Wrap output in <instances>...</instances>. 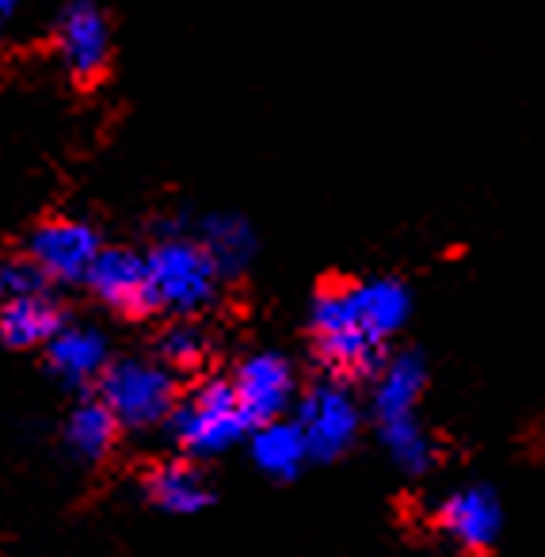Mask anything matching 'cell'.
Returning a JSON list of instances; mask_svg holds the SVG:
<instances>
[{
    "label": "cell",
    "instance_id": "52a82bcc",
    "mask_svg": "<svg viewBox=\"0 0 545 557\" xmlns=\"http://www.w3.org/2000/svg\"><path fill=\"white\" fill-rule=\"evenodd\" d=\"M54 47L73 81H96L108 70V54H111L108 16L96 9L92 0H70L58 12Z\"/></svg>",
    "mask_w": 545,
    "mask_h": 557
},
{
    "label": "cell",
    "instance_id": "ba28073f",
    "mask_svg": "<svg viewBox=\"0 0 545 557\" xmlns=\"http://www.w3.org/2000/svg\"><path fill=\"white\" fill-rule=\"evenodd\" d=\"M435 523L458 549L481 557L496 546L499 531H504V508L488 485H461L438 504Z\"/></svg>",
    "mask_w": 545,
    "mask_h": 557
},
{
    "label": "cell",
    "instance_id": "4fadbf2b",
    "mask_svg": "<svg viewBox=\"0 0 545 557\" xmlns=\"http://www.w3.org/2000/svg\"><path fill=\"white\" fill-rule=\"evenodd\" d=\"M351 290V306L359 313V321L367 325V333L374 341H389L405 329L408 313H412V295L400 278H367V283H347Z\"/></svg>",
    "mask_w": 545,
    "mask_h": 557
},
{
    "label": "cell",
    "instance_id": "8992f818",
    "mask_svg": "<svg viewBox=\"0 0 545 557\" xmlns=\"http://www.w3.org/2000/svg\"><path fill=\"white\" fill-rule=\"evenodd\" d=\"M100 252V233L77 218H47L27 233V256L47 271L50 283H85Z\"/></svg>",
    "mask_w": 545,
    "mask_h": 557
},
{
    "label": "cell",
    "instance_id": "ac0fdd59",
    "mask_svg": "<svg viewBox=\"0 0 545 557\" xmlns=\"http://www.w3.org/2000/svg\"><path fill=\"white\" fill-rule=\"evenodd\" d=\"M202 248L214 256L225 278L240 275L256 256V233L240 214H210L202 222Z\"/></svg>",
    "mask_w": 545,
    "mask_h": 557
},
{
    "label": "cell",
    "instance_id": "7402d4cb",
    "mask_svg": "<svg viewBox=\"0 0 545 557\" xmlns=\"http://www.w3.org/2000/svg\"><path fill=\"white\" fill-rule=\"evenodd\" d=\"M20 9V0H0V16H12Z\"/></svg>",
    "mask_w": 545,
    "mask_h": 557
},
{
    "label": "cell",
    "instance_id": "9c48e42d",
    "mask_svg": "<svg viewBox=\"0 0 545 557\" xmlns=\"http://www.w3.org/2000/svg\"><path fill=\"white\" fill-rule=\"evenodd\" d=\"M233 389H237V401L245 409L248 424H271V420H283V412L290 409L294 371L275 351H256V356L240 359L237 374H233Z\"/></svg>",
    "mask_w": 545,
    "mask_h": 557
},
{
    "label": "cell",
    "instance_id": "7a4b0ae2",
    "mask_svg": "<svg viewBox=\"0 0 545 557\" xmlns=\"http://www.w3.org/2000/svg\"><path fill=\"white\" fill-rule=\"evenodd\" d=\"M309 336L332 379H374L385 363V344L367 333L347 287H321L309 306Z\"/></svg>",
    "mask_w": 545,
    "mask_h": 557
},
{
    "label": "cell",
    "instance_id": "8fae6325",
    "mask_svg": "<svg viewBox=\"0 0 545 557\" xmlns=\"http://www.w3.org/2000/svg\"><path fill=\"white\" fill-rule=\"evenodd\" d=\"M47 367L58 382L65 386H100L108 374V341L96 329L85 325H65L54 341L47 344Z\"/></svg>",
    "mask_w": 545,
    "mask_h": 557
},
{
    "label": "cell",
    "instance_id": "6da1fadb",
    "mask_svg": "<svg viewBox=\"0 0 545 557\" xmlns=\"http://www.w3.org/2000/svg\"><path fill=\"white\" fill-rule=\"evenodd\" d=\"M146 268L149 306L153 313H172L176 321L207 310L218 298V283L225 278L202 240L187 237H161L146 256Z\"/></svg>",
    "mask_w": 545,
    "mask_h": 557
},
{
    "label": "cell",
    "instance_id": "ffe728a7",
    "mask_svg": "<svg viewBox=\"0 0 545 557\" xmlns=\"http://www.w3.org/2000/svg\"><path fill=\"white\" fill-rule=\"evenodd\" d=\"M157 356H161V363L172 367V371H195V367L210 356V336L202 333L191 318L172 321V325L157 336Z\"/></svg>",
    "mask_w": 545,
    "mask_h": 557
},
{
    "label": "cell",
    "instance_id": "277c9868",
    "mask_svg": "<svg viewBox=\"0 0 545 557\" xmlns=\"http://www.w3.org/2000/svg\"><path fill=\"white\" fill-rule=\"evenodd\" d=\"M96 397L115 412L119 424L134 428V432L169 424L179 405L172 367L149 363V359H115L96 386Z\"/></svg>",
    "mask_w": 545,
    "mask_h": 557
},
{
    "label": "cell",
    "instance_id": "44dd1931",
    "mask_svg": "<svg viewBox=\"0 0 545 557\" xmlns=\"http://www.w3.org/2000/svg\"><path fill=\"white\" fill-rule=\"evenodd\" d=\"M0 290H4V302H12V298L50 295V275L27 252L9 256L4 268H0Z\"/></svg>",
    "mask_w": 545,
    "mask_h": 557
},
{
    "label": "cell",
    "instance_id": "e0dca14e",
    "mask_svg": "<svg viewBox=\"0 0 545 557\" xmlns=\"http://www.w3.org/2000/svg\"><path fill=\"white\" fill-rule=\"evenodd\" d=\"M119 417L100 401V397H88V401L73 405V412L65 417V450H70L77 462H103V458L115 450L119 443Z\"/></svg>",
    "mask_w": 545,
    "mask_h": 557
},
{
    "label": "cell",
    "instance_id": "2e32d148",
    "mask_svg": "<svg viewBox=\"0 0 545 557\" xmlns=\"http://www.w3.org/2000/svg\"><path fill=\"white\" fill-rule=\"evenodd\" d=\"M65 329L62 306L50 295H35V298H12L0 310V336L9 348H47L58 333Z\"/></svg>",
    "mask_w": 545,
    "mask_h": 557
},
{
    "label": "cell",
    "instance_id": "30bf717a",
    "mask_svg": "<svg viewBox=\"0 0 545 557\" xmlns=\"http://www.w3.org/2000/svg\"><path fill=\"white\" fill-rule=\"evenodd\" d=\"M85 283H88V290H92L103 306H111L115 313H131V318L153 313V306H149L146 256H138L134 248L103 245V252L96 256Z\"/></svg>",
    "mask_w": 545,
    "mask_h": 557
},
{
    "label": "cell",
    "instance_id": "9a60e30c",
    "mask_svg": "<svg viewBox=\"0 0 545 557\" xmlns=\"http://www.w3.org/2000/svg\"><path fill=\"white\" fill-rule=\"evenodd\" d=\"M248 450H252V462L275 481L298 478L301 466L313 462L309 440H306V432H301L298 420H271V424L252 428Z\"/></svg>",
    "mask_w": 545,
    "mask_h": 557
},
{
    "label": "cell",
    "instance_id": "5b68a950",
    "mask_svg": "<svg viewBox=\"0 0 545 557\" xmlns=\"http://www.w3.org/2000/svg\"><path fill=\"white\" fill-rule=\"evenodd\" d=\"M309 440V455L313 462H336L347 447L359 435V405H355L351 389H347L344 379H321L298 405V417Z\"/></svg>",
    "mask_w": 545,
    "mask_h": 557
},
{
    "label": "cell",
    "instance_id": "5bb4252c",
    "mask_svg": "<svg viewBox=\"0 0 545 557\" xmlns=\"http://www.w3.org/2000/svg\"><path fill=\"white\" fill-rule=\"evenodd\" d=\"M146 496L149 504H157L169 516H195V511L210 508L214 493H210L207 478L195 470L184 458H169V462H157L146 473Z\"/></svg>",
    "mask_w": 545,
    "mask_h": 557
},
{
    "label": "cell",
    "instance_id": "7c38bea8",
    "mask_svg": "<svg viewBox=\"0 0 545 557\" xmlns=\"http://www.w3.org/2000/svg\"><path fill=\"white\" fill-rule=\"evenodd\" d=\"M423 386H428V367H423V359L416 351H397V356L385 359L382 371L374 374V397H370L377 424L416 417Z\"/></svg>",
    "mask_w": 545,
    "mask_h": 557
},
{
    "label": "cell",
    "instance_id": "3957f363",
    "mask_svg": "<svg viewBox=\"0 0 545 557\" xmlns=\"http://www.w3.org/2000/svg\"><path fill=\"white\" fill-rule=\"evenodd\" d=\"M169 435L184 455L214 458L222 450H230L233 443L245 440V435H252V424H248L245 409H240L233 382L210 379L199 382L187 397H179L176 412L169 420Z\"/></svg>",
    "mask_w": 545,
    "mask_h": 557
},
{
    "label": "cell",
    "instance_id": "d6986e66",
    "mask_svg": "<svg viewBox=\"0 0 545 557\" xmlns=\"http://www.w3.org/2000/svg\"><path fill=\"white\" fill-rule=\"evenodd\" d=\"M377 435H382L385 450H389V458L397 462V470L412 473V478L428 473L431 466L438 462V443L431 440V432L420 424V417L385 420V424H377Z\"/></svg>",
    "mask_w": 545,
    "mask_h": 557
}]
</instances>
